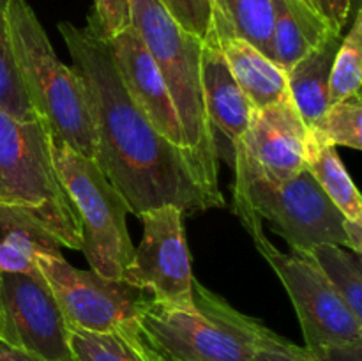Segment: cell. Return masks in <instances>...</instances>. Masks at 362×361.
<instances>
[{
	"label": "cell",
	"mask_w": 362,
	"mask_h": 361,
	"mask_svg": "<svg viewBox=\"0 0 362 361\" xmlns=\"http://www.w3.org/2000/svg\"><path fill=\"white\" fill-rule=\"evenodd\" d=\"M59 32L87 91L95 131L94 161L129 212L138 216L175 205L193 214L225 205L218 180L187 149L163 137L127 94L98 28L60 21Z\"/></svg>",
	"instance_id": "6da1fadb"
},
{
	"label": "cell",
	"mask_w": 362,
	"mask_h": 361,
	"mask_svg": "<svg viewBox=\"0 0 362 361\" xmlns=\"http://www.w3.org/2000/svg\"><path fill=\"white\" fill-rule=\"evenodd\" d=\"M11 48L30 105L52 137L94 159L95 131L80 74L60 62L27 0H6Z\"/></svg>",
	"instance_id": "7a4b0ae2"
},
{
	"label": "cell",
	"mask_w": 362,
	"mask_h": 361,
	"mask_svg": "<svg viewBox=\"0 0 362 361\" xmlns=\"http://www.w3.org/2000/svg\"><path fill=\"white\" fill-rule=\"evenodd\" d=\"M129 23L158 62L180 120L184 145L209 177L218 180V140L202 85L205 42L184 30L159 0H129Z\"/></svg>",
	"instance_id": "3957f363"
},
{
	"label": "cell",
	"mask_w": 362,
	"mask_h": 361,
	"mask_svg": "<svg viewBox=\"0 0 362 361\" xmlns=\"http://www.w3.org/2000/svg\"><path fill=\"white\" fill-rule=\"evenodd\" d=\"M0 204L35 216L60 246L81 251L83 234L52 154V133L42 119L20 120L0 110Z\"/></svg>",
	"instance_id": "277c9868"
},
{
	"label": "cell",
	"mask_w": 362,
	"mask_h": 361,
	"mask_svg": "<svg viewBox=\"0 0 362 361\" xmlns=\"http://www.w3.org/2000/svg\"><path fill=\"white\" fill-rule=\"evenodd\" d=\"M253 319L194 282L193 304L148 299L138 321L145 342L172 361H253Z\"/></svg>",
	"instance_id": "5b68a950"
},
{
	"label": "cell",
	"mask_w": 362,
	"mask_h": 361,
	"mask_svg": "<svg viewBox=\"0 0 362 361\" xmlns=\"http://www.w3.org/2000/svg\"><path fill=\"white\" fill-rule=\"evenodd\" d=\"M233 207L253 241L264 236L262 219H267L290 251L306 253L322 243L349 248L345 216L306 168L283 183L235 172Z\"/></svg>",
	"instance_id": "8992f818"
},
{
	"label": "cell",
	"mask_w": 362,
	"mask_h": 361,
	"mask_svg": "<svg viewBox=\"0 0 362 361\" xmlns=\"http://www.w3.org/2000/svg\"><path fill=\"white\" fill-rule=\"evenodd\" d=\"M52 154L59 179L76 211L83 234V251L92 271L105 278H122L134 253L127 232L122 195L92 158L81 156L52 137Z\"/></svg>",
	"instance_id": "52a82bcc"
},
{
	"label": "cell",
	"mask_w": 362,
	"mask_h": 361,
	"mask_svg": "<svg viewBox=\"0 0 362 361\" xmlns=\"http://www.w3.org/2000/svg\"><path fill=\"white\" fill-rule=\"evenodd\" d=\"M37 268L48 282L69 328L92 333L136 329L147 292L122 278H105L71 265L62 253L41 255Z\"/></svg>",
	"instance_id": "ba28073f"
},
{
	"label": "cell",
	"mask_w": 362,
	"mask_h": 361,
	"mask_svg": "<svg viewBox=\"0 0 362 361\" xmlns=\"http://www.w3.org/2000/svg\"><path fill=\"white\" fill-rule=\"evenodd\" d=\"M255 244L288 292L306 349L362 342V319L354 314L306 253H283L265 236Z\"/></svg>",
	"instance_id": "9c48e42d"
},
{
	"label": "cell",
	"mask_w": 362,
	"mask_h": 361,
	"mask_svg": "<svg viewBox=\"0 0 362 361\" xmlns=\"http://www.w3.org/2000/svg\"><path fill=\"white\" fill-rule=\"evenodd\" d=\"M0 340L42 361H74L69 326L39 268L0 273Z\"/></svg>",
	"instance_id": "30bf717a"
},
{
	"label": "cell",
	"mask_w": 362,
	"mask_h": 361,
	"mask_svg": "<svg viewBox=\"0 0 362 361\" xmlns=\"http://www.w3.org/2000/svg\"><path fill=\"white\" fill-rule=\"evenodd\" d=\"M182 216L184 212L175 205L138 214L144 223V237L122 273L124 282L161 303H194L197 280L191 269Z\"/></svg>",
	"instance_id": "8fae6325"
},
{
	"label": "cell",
	"mask_w": 362,
	"mask_h": 361,
	"mask_svg": "<svg viewBox=\"0 0 362 361\" xmlns=\"http://www.w3.org/2000/svg\"><path fill=\"white\" fill-rule=\"evenodd\" d=\"M308 127L286 98L253 108L250 126L233 149V172L283 183L306 168Z\"/></svg>",
	"instance_id": "7c38bea8"
},
{
	"label": "cell",
	"mask_w": 362,
	"mask_h": 361,
	"mask_svg": "<svg viewBox=\"0 0 362 361\" xmlns=\"http://www.w3.org/2000/svg\"><path fill=\"white\" fill-rule=\"evenodd\" d=\"M103 39L127 94L163 137L186 149L180 120L161 71L138 32L129 25L108 38L103 35Z\"/></svg>",
	"instance_id": "4fadbf2b"
},
{
	"label": "cell",
	"mask_w": 362,
	"mask_h": 361,
	"mask_svg": "<svg viewBox=\"0 0 362 361\" xmlns=\"http://www.w3.org/2000/svg\"><path fill=\"white\" fill-rule=\"evenodd\" d=\"M202 85H204L209 122H211L214 133L218 131L228 142L233 163V149L243 140L244 133L250 126L253 106L230 73L228 64H226L216 39L204 45Z\"/></svg>",
	"instance_id": "5bb4252c"
},
{
	"label": "cell",
	"mask_w": 362,
	"mask_h": 361,
	"mask_svg": "<svg viewBox=\"0 0 362 361\" xmlns=\"http://www.w3.org/2000/svg\"><path fill=\"white\" fill-rule=\"evenodd\" d=\"M272 53L274 62L288 71L334 32L306 0H272Z\"/></svg>",
	"instance_id": "9a60e30c"
},
{
	"label": "cell",
	"mask_w": 362,
	"mask_h": 361,
	"mask_svg": "<svg viewBox=\"0 0 362 361\" xmlns=\"http://www.w3.org/2000/svg\"><path fill=\"white\" fill-rule=\"evenodd\" d=\"M228 69L253 108L290 98L286 71L239 38H216Z\"/></svg>",
	"instance_id": "2e32d148"
},
{
	"label": "cell",
	"mask_w": 362,
	"mask_h": 361,
	"mask_svg": "<svg viewBox=\"0 0 362 361\" xmlns=\"http://www.w3.org/2000/svg\"><path fill=\"white\" fill-rule=\"evenodd\" d=\"M59 253L60 243L32 212L0 204V273H30L37 257Z\"/></svg>",
	"instance_id": "e0dca14e"
},
{
	"label": "cell",
	"mask_w": 362,
	"mask_h": 361,
	"mask_svg": "<svg viewBox=\"0 0 362 361\" xmlns=\"http://www.w3.org/2000/svg\"><path fill=\"white\" fill-rule=\"evenodd\" d=\"M339 42L341 34H332L286 71L290 99L306 127L313 126L329 108V81Z\"/></svg>",
	"instance_id": "ac0fdd59"
},
{
	"label": "cell",
	"mask_w": 362,
	"mask_h": 361,
	"mask_svg": "<svg viewBox=\"0 0 362 361\" xmlns=\"http://www.w3.org/2000/svg\"><path fill=\"white\" fill-rule=\"evenodd\" d=\"M214 38H239L274 60L272 0H212Z\"/></svg>",
	"instance_id": "d6986e66"
},
{
	"label": "cell",
	"mask_w": 362,
	"mask_h": 361,
	"mask_svg": "<svg viewBox=\"0 0 362 361\" xmlns=\"http://www.w3.org/2000/svg\"><path fill=\"white\" fill-rule=\"evenodd\" d=\"M69 347L74 361H159L138 328L110 333L69 328Z\"/></svg>",
	"instance_id": "ffe728a7"
},
{
	"label": "cell",
	"mask_w": 362,
	"mask_h": 361,
	"mask_svg": "<svg viewBox=\"0 0 362 361\" xmlns=\"http://www.w3.org/2000/svg\"><path fill=\"white\" fill-rule=\"evenodd\" d=\"M306 170L315 177L332 204L349 219L362 218V200L359 190L339 159L336 147L315 145L308 140Z\"/></svg>",
	"instance_id": "44dd1931"
},
{
	"label": "cell",
	"mask_w": 362,
	"mask_h": 361,
	"mask_svg": "<svg viewBox=\"0 0 362 361\" xmlns=\"http://www.w3.org/2000/svg\"><path fill=\"white\" fill-rule=\"evenodd\" d=\"M325 278L346 301L354 314L362 319V268L361 255L331 243H322L306 251Z\"/></svg>",
	"instance_id": "7402d4cb"
},
{
	"label": "cell",
	"mask_w": 362,
	"mask_h": 361,
	"mask_svg": "<svg viewBox=\"0 0 362 361\" xmlns=\"http://www.w3.org/2000/svg\"><path fill=\"white\" fill-rule=\"evenodd\" d=\"M308 140L315 145L362 149V101L361 94H354L343 101L334 103L311 127H308Z\"/></svg>",
	"instance_id": "603a6c76"
},
{
	"label": "cell",
	"mask_w": 362,
	"mask_h": 361,
	"mask_svg": "<svg viewBox=\"0 0 362 361\" xmlns=\"http://www.w3.org/2000/svg\"><path fill=\"white\" fill-rule=\"evenodd\" d=\"M362 81V11L357 9L349 34L336 52L329 81V106L354 94H361Z\"/></svg>",
	"instance_id": "cb8c5ba5"
},
{
	"label": "cell",
	"mask_w": 362,
	"mask_h": 361,
	"mask_svg": "<svg viewBox=\"0 0 362 361\" xmlns=\"http://www.w3.org/2000/svg\"><path fill=\"white\" fill-rule=\"evenodd\" d=\"M0 110L20 120L37 119L11 48L6 21V0H0Z\"/></svg>",
	"instance_id": "d4e9b609"
},
{
	"label": "cell",
	"mask_w": 362,
	"mask_h": 361,
	"mask_svg": "<svg viewBox=\"0 0 362 361\" xmlns=\"http://www.w3.org/2000/svg\"><path fill=\"white\" fill-rule=\"evenodd\" d=\"M170 16L186 32L204 42L214 38V11L212 0H159Z\"/></svg>",
	"instance_id": "484cf974"
},
{
	"label": "cell",
	"mask_w": 362,
	"mask_h": 361,
	"mask_svg": "<svg viewBox=\"0 0 362 361\" xmlns=\"http://www.w3.org/2000/svg\"><path fill=\"white\" fill-rule=\"evenodd\" d=\"M251 333H253V361H317L306 347L288 342L255 319L251 324Z\"/></svg>",
	"instance_id": "4316f807"
},
{
	"label": "cell",
	"mask_w": 362,
	"mask_h": 361,
	"mask_svg": "<svg viewBox=\"0 0 362 361\" xmlns=\"http://www.w3.org/2000/svg\"><path fill=\"white\" fill-rule=\"evenodd\" d=\"M92 9L88 23L94 25L105 38L117 34L122 28L129 27V0H92Z\"/></svg>",
	"instance_id": "83f0119b"
},
{
	"label": "cell",
	"mask_w": 362,
	"mask_h": 361,
	"mask_svg": "<svg viewBox=\"0 0 362 361\" xmlns=\"http://www.w3.org/2000/svg\"><path fill=\"white\" fill-rule=\"evenodd\" d=\"M318 14L325 20V23L334 32L341 34L343 27L349 21L352 0H306Z\"/></svg>",
	"instance_id": "f1b7e54d"
},
{
	"label": "cell",
	"mask_w": 362,
	"mask_h": 361,
	"mask_svg": "<svg viewBox=\"0 0 362 361\" xmlns=\"http://www.w3.org/2000/svg\"><path fill=\"white\" fill-rule=\"evenodd\" d=\"M308 350L317 361H362V342L334 343Z\"/></svg>",
	"instance_id": "f546056e"
},
{
	"label": "cell",
	"mask_w": 362,
	"mask_h": 361,
	"mask_svg": "<svg viewBox=\"0 0 362 361\" xmlns=\"http://www.w3.org/2000/svg\"><path fill=\"white\" fill-rule=\"evenodd\" d=\"M345 236L346 246L354 253H362V218L361 219H349L345 218Z\"/></svg>",
	"instance_id": "4dcf8cb0"
},
{
	"label": "cell",
	"mask_w": 362,
	"mask_h": 361,
	"mask_svg": "<svg viewBox=\"0 0 362 361\" xmlns=\"http://www.w3.org/2000/svg\"><path fill=\"white\" fill-rule=\"evenodd\" d=\"M0 361H42L39 357L32 356V354L25 353V350L16 349V347L9 345V343L0 340Z\"/></svg>",
	"instance_id": "1f68e13d"
},
{
	"label": "cell",
	"mask_w": 362,
	"mask_h": 361,
	"mask_svg": "<svg viewBox=\"0 0 362 361\" xmlns=\"http://www.w3.org/2000/svg\"><path fill=\"white\" fill-rule=\"evenodd\" d=\"M154 353H156V350H154ZM156 354H158V353H156ZM158 357H159V361H172V360H166V357L159 356V354H158Z\"/></svg>",
	"instance_id": "d6a6232c"
},
{
	"label": "cell",
	"mask_w": 362,
	"mask_h": 361,
	"mask_svg": "<svg viewBox=\"0 0 362 361\" xmlns=\"http://www.w3.org/2000/svg\"><path fill=\"white\" fill-rule=\"evenodd\" d=\"M352 2H354V0H352Z\"/></svg>",
	"instance_id": "836d02e7"
}]
</instances>
